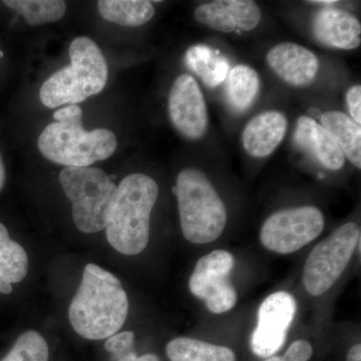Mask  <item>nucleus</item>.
I'll list each match as a JSON object with an SVG mask.
<instances>
[{"label": "nucleus", "mask_w": 361, "mask_h": 361, "mask_svg": "<svg viewBox=\"0 0 361 361\" xmlns=\"http://www.w3.org/2000/svg\"><path fill=\"white\" fill-rule=\"evenodd\" d=\"M128 313L129 298L122 282L94 263L85 266L68 310L71 326L78 336L90 341L109 338L122 329Z\"/></svg>", "instance_id": "f257e3e1"}, {"label": "nucleus", "mask_w": 361, "mask_h": 361, "mask_svg": "<svg viewBox=\"0 0 361 361\" xmlns=\"http://www.w3.org/2000/svg\"><path fill=\"white\" fill-rule=\"evenodd\" d=\"M82 118L78 104L54 111V122L42 130L37 141L40 153L47 160L66 168L90 167L115 153L116 135L106 129L85 130Z\"/></svg>", "instance_id": "f03ea898"}, {"label": "nucleus", "mask_w": 361, "mask_h": 361, "mask_svg": "<svg viewBox=\"0 0 361 361\" xmlns=\"http://www.w3.org/2000/svg\"><path fill=\"white\" fill-rule=\"evenodd\" d=\"M158 196V184L148 175L135 173L121 180L106 226V239L115 250L137 255L146 249Z\"/></svg>", "instance_id": "7ed1b4c3"}, {"label": "nucleus", "mask_w": 361, "mask_h": 361, "mask_svg": "<svg viewBox=\"0 0 361 361\" xmlns=\"http://www.w3.org/2000/svg\"><path fill=\"white\" fill-rule=\"evenodd\" d=\"M68 52L71 65L56 71L40 87V102L47 108L82 103L99 94L108 82V63L94 40L78 37Z\"/></svg>", "instance_id": "20e7f679"}, {"label": "nucleus", "mask_w": 361, "mask_h": 361, "mask_svg": "<svg viewBox=\"0 0 361 361\" xmlns=\"http://www.w3.org/2000/svg\"><path fill=\"white\" fill-rule=\"evenodd\" d=\"M174 190L185 238L194 244L219 238L227 224V210L208 176L199 169H184Z\"/></svg>", "instance_id": "39448f33"}, {"label": "nucleus", "mask_w": 361, "mask_h": 361, "mask_svg": "<svg viewBox=\"0 0 361 361\" xmlns=\"http://www.w3.org/2000/svg\"><path fill=\"white\" fill-rule=\"evenodd\" d=\"M59 180L73 203L75 227L87 234L106 229L116 193V186L110 176L96 167H66Z\"/></svg>", "instance_id": "423d86ee"}, {"label": "nucleus", "mask_w": 361, "mask_h": 361, "mask_svg": "<svg viewBox=\"0 0 361 361\" xmlns=\"http://www.w3.org/2000/svg\"><path fill=\"white\" fill-rule=\"evenodd\" d=\"M360 243V229L349 222L337 228L311 251L303 270V284L312 296L329 290L348 267Z\"/></svg>", "instance_id": "0eeeda50"}, {"label": "nucleus", "mask_w": 361, "mask_h": 361, "mask_svg": "<svg viewBox=\"0 0 361 361\" xmlns=\"http://www.w3.org/2000/svg\"><path fill=\"white\" fill-rule=\"evenodd\" d=\"M324 216L314 206L284 209L269 216L260 231L268 250L290 254L317 238L324 229Z\"/></svg>", "instance_id": "6e6552de"}, {"label": "nucleus", "mask_w": 361, "mask_h": 361, "mask_svg": "<svg viewBox=\"0 0 361 361\" xmlns=\"http://www.w3.org/2000/svg\"><path fill=\"white\" fill-rule=\"evenodd\" d=\"M234 264L230 252L215 250L197 262L190 278V291L205 300L207 308L216 314L231 310L237 302L236 291L228 280Z\"/></svg>", "instance_id": "1a4fd4ad"}, {"label": "nucleus", "mask_w": 361, "mask_h": 361, "mask_svg": "<svg viewBox=\"0 0 361 361\" xmlns=\"http://www.w3.org/2000/svg\"><path fill=\"white\" fill-rule=\"evenodd\" d=\"M295 312V299L288 292H275L263 301L258 311L257 327L251 336L254 355L269 358L280 350Z\"/></svg>", "instance_id": "9d476101"}, {"label": "nucleus", "mask_w": 361, "mask_h": 361, "mask_svg": "<svg viewBox=\"0 0 361 361\" xmlns=\"http://www.w3.org/2000/svg\"><path fill=\"white\" fill-rule=\"evenodd\" d=\"M168 113L173 127L183 137L197 141L205 135L209 122L205 97L191 75L176 78L169 94Z\"/></svg>", "instance_id": "9b49d317"}, {"label": "nucleus", "mask_w": 361, "mask_h": 361, "mask_svg": "<svg viewBox=\"0 0 361 361\" xmlns=\"http://www.w3.org/2000/svg\"><path fill=\"white\" fill-rule=\"evenodd\" d=\"M194 18L216 32H246L257 27L262 13L258 4L251 0H215L197 7Z\"/></svg>", "instance_id": "f8f14e48"}, {"label": "nucleus", "mask_w": 361, "mask_h": 361, "mask_svg": "<svg viewBox=\"0 0 361 361\" xmlns=\"http://www.w3.org/2000/svg\"><path fill=\"white\" fill-rule=\"evenodd\" d=\"M270 70L292 87L310 85L319 71V59L314 52L295 42H281L266 54Z\"/></svg>", "instance_id": "ddd939ff"}, {"label": "nucleus", "mask_w": 361, "mask_h": 361, "mask_svg": "<svg viewBox=\"0 0 361 361\" xmlns=\"http://www.w3.org/2000/svg\"><path fill=\"white\" fill-rule=\"evenodd\" d=\"M312 32L318 42L332 49L353 51L361 44L360 21L343 9L318 11L313 18Z\"/></svg>", "instance_id": "4468645a"}, {"label": "nucleus", "mask_w": 361, "mask_h": 361, "mask_svg": "<svg viewBox=\"0 0 361 361\" xmlns=\"http://www.w3.org/2000/svg\"><path fill=\"white\" fill-rule=\"evenodd\" d=\"M288 129V120L281 111L270 110L254 116L242 133L246 153L256 159L269 157L278 148Z\"/></svg>", "instance_id": "2eb2a0df"}, {"label": "nucleus", "mask_w": 361, "mask_h": 361, "mask_svg": "<svg viewBox=\"0 0 361 361\" xmlns=\"http://www.w3.org/2000/svg\"><path fill=\"white\" fill-rule=\"evenodd\" d=\"M295 142L307 152L323 168L339 171L345 164V157L331 135L319 123L307 116H301L296 123Z\"/></svg>", "instance_id": "dca6fc26"}, {"label": "nucleus", "mask_w": 361, "mask_h": 361, "mask_svg": "<svg viewBox=\"0 0 361 361\" xmlns=\"http://www.w3.org/2000/svg\"><path fill=\"white\" fill-rule=\"evenodd\" d=\"M320 125L331 135L344 157L355 168H361V127L350 116L339 111H327L320 116Z\"/></svg>", "instance_id": "f3484780"}, {"label": "nucleus", "mask_w": 361, "mask_h": 361, "mask_svg": "<svg viewBox=\"0 0 361 361\" xmlns=\"http://www.w3.org/2000/svg\"><path fill=\"white\" fill-rule=\"evenodd\" d=\"M28 257L23 247L11 239L8 230L0 223V293L11 294L13 284L27 275Z\"/></svg>", "instance_id": "a211bd4d"}, {"label": "nucleus", "mask_w": 361, "mask_h": 361, "mask_svg": "<svg viewBox=\"0 0 361 361\" xmlns=\"http://www.w3.org/2000/svg\"><path fill=\"white\" fill-rule=\"evenodd\" d=\"M185 59L188 68L210 87L224 82L229 73V61L208 45L196 44L190 47Z\"/></svg>", "instance_id": "6ab92c4d"}, {"label": "nucleus", "mask_w": 361, "mask_h": 361, "mask_svg": "<svg viewBox=\"0 0 361 361\" xmlns=\"http://www.w3.org/2000/svg\"><path fill=\"white\" fill-rule=\"evenodd\" d=\"M97 7L104 20L127 27L146 25L155 16V7L146 0H101Z\"/></svg>", "instance_id": "aec40b11"}, {"label": "nucleus", "mask_w": 361, "mask_h": 361, "mask_svg": "<svg viewBox=\"0 0 361 361\" xmlns=\"http://www.w3.org/2000/svg\"><path fill=\"white\" fill-rule=\"evenodd\" d=\"M167 355L171 361H235L231 349L189 338L178 337L169 342Z\"/></svg>", "instance_id": "412c9836"}, {"label": "nucleus", "mask_w": 361, "mask_h": 361, "mask_svg": "<svg viewBox=\"0 0 361 361\" xmlns=\"http://www.w3.org/2000/svg\"><path fill=\"white\" fill-rule=\"evenodd\" d=\"M226 82V94L230 104L239 111L248 110L260 90V77L251 66L239 65L229 71Z\"/></svg>", "instance_id": "4be33fe9"}, {"label": "nucleus", "mask_w": 361, "mask_h": 361, "mask_svg": "<svg viewBox=\"0 0 361 361\" xmlns=\"http://www.w3.org/2000/svg\"><path fill=\"white\" fill-rule=\"evenodd\" d=\"M2 4L23 14L26 23L32 26L58 21L66 11L63 0H6Z\"/></svg>", "instance_id": "5701e85b"}, {"label": "nucleus", "mask_w": 361, "mask_h": 361, "mask_svg": "<svg viewBox=\"0 0 361 361\" xmlns=\"http://www.w3.org/2000/svg\"><path fill=\"white\" fill-rule=\"evenodd\" d=\"M49 346L39 332L26 331L0 361H49Z\"/></svg>", "instance_id": "b1692460"}, {"label": "nucleus", "mask_w": 361, "mask_h": 361, "mask_svg": "<svg viewBox=\"0 0 361 361\" xmlns=\"http://www.w3.org/2000/svg\"><path fill=\"white\" fill-rule=\"evenodd\" d=\"M135 334L132 331H123L109 337L104 343V348L113 353L116 360L125 357L126 355L134 353Z\"/></svg>", "instance_id": "393cba45"}, {"label": "nucleus", "mask_w": 361, "mask_h": 361, "mask_svg": "<svg viewBox=\"0 0 361 361\" xmlns=\"http://www.w3.org/2000/svg\"><path fill=\"white\" fill-rule=\"evenodd\" d=\"M313 348L310 342L297 341L287 349L282 360L283 361H308L312 356Z\"/></svg>", "instance_id": "a878e982"}, {"label": "nucleus", "mask_w": 361, "mask_h": 361, "mask_svg": "<svg viewBox=\"0 0 361 361\" xmlns=\"http://www.w3.org/2000/svg\"><path fill=\"white\" fill-rule=\"evenodd\" d=\"M346 104L350 118L358 125L361 123V85H355L346 92Z\"/></svg>", "instance_id": "bb28decb"}, {"label": "nucleus", "mask_w": 361, "mask_h": 361, "mask_svg": "<svg viewBox=\"0 0 361 361\" xmlns=\"http://www.w3.org/2000/svg\"><path fill=\"white\" fill-rule=\"evenodd\" d=\"M118 361H160V358L155 355L137 356L135 353H132Z\"/></svg>", "instance_id": "cd10ccee"}, {"label": "nucleus", "mask_w": 361, "mask_h": 361, "mask_svg": "<svg viewBox=\"0 0 361 361\" xmlns=\"http://www.w3.org/2000/svg\"><path fill=\"white\" fill-rule=\"evenodd\" d=\"M348 361H361V344H355V345L349 350Z\"/></svg>", "instance_id": "c85d7f7f"}, {"label": "nucleus", "mask_w": 361, "mask_h": 361, "mask_svg": "<svg viewBox=\"0 0 361 361\" xmlns=\"http://www.w3.org/2000/svg\"><path fill=\"white\" fill-rule=\"evenodd\" d=\"M6 167H4V161H2L1 155H0V191L6 184Z\"/></svg>", "instance_id": "c756f323"}, {"label": "nucleus", "mask_w": 361, "mask_h": 361, "mask_svg": "<svg viewBox=\"0 0 361 361\" xmlns=\"http://www.w3.org/2000/svg\"><path fill=\"white\" fill-rule=\"evenodd\" d=\"M310 4H317V6H330L337 4L336 0H315V1H308Z\"/></svg>", "instance_id": "7c9ffc66"}, {"label": "nucleus", "mask_w": 361, "mask_h": 361, "mask_svg": "<svg viewBox=\"0 0 361 361\" xmlns=\"http://www.w3.org/2000/svg\"><path fill=\"white\" fill-rule=\"evenodd\" d=\"M264 361H283L282 357H279V356H272V357L266 358Z\"/></svg>", "instance_id": "2f4dec72"}]
</instances>
